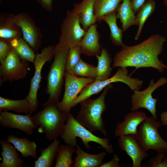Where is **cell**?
I'll use <instances>...</instances> for the list:
<instances>
[{"label":"cell","mask_w":167,"mask_h":167,"mask_svg":"<svg viewBox=\"0 0 167 167\" xmlns=\"http://www.w3.org/2000/svg\"><path fill=\"white\" fill-rule=\"evenodd\" d=\"M165 37L159 34L152 35L141 43L134 46L126 45L115 55L113 68L134 67L136 69L150 67L162 72L167 67L159 60L162 51Z\"/></svg>","instance_id":"obj_1"},{"label":"cell","mask_w":167,"mask_h":167,"mask_svg":"<svg viewBox=\"0 0 167 167\" xmlns=\"http://www.w3.org/2000/svg\"><path fill=\"white\" fill-rule=\"evenodd\" d=\"M113 87L110 84L104 89L97 98H88L81 102L80 111L75 118L82 125L92 132L99 131L106 136L107 134L102 114L106 109V96L109 89Z\"/></svg>","instance_id":"obj_2"},{"label":"cell","mask_w":167,"mask_h":167,"mask_svg":"<svg viewBox=\"0 0 167 167\" xmlns=\"http://www.w3.org/2000/svg\"><path fill=\"white\" fill-rule=\"evenodd\" d=\"M69 49L67 45L59 42L54 46V60L47 77L46 92L49 96L43 106L57 104L59 102L65 72L66 57Z\"/></svg>","instance_id":"obj_3"},{"label":"cell","mask_w":167,"mask_h":167,"mask_svg":"<svg viewBox=\"0 0 167 167\" xmlns=\"http://www.w3.org/2000/svg\"><path fill=\"white\" fill-rule=\"evenodd\" d=\"M60 136L65 143L74 147L77 144L76 138L79 137L87 149L90 148L89 143L92 142L99 144L109 154L113 152L112 145L109 143V138H102L94 135L80 124L71 113L68 115Z\"/></svg>","instance_id":"obj_4"},{"label":"cell","mask_w":167,"mask_h":167,"mask_svg":"<svg viewBox=\"0 0 167 167\" xmlns=\"http://www.w3.org/2000/svg\"><path fill=\"white\" fill-rule=\"evenodd\" d=\"M69 114L62 112L57 104H54L45 106L32 116V119L45 133L47 139L52 141L61 135Z\"/></svg>","instance_id":"obj_5"},{"label":"cell","mask_w":167,"mask_h":167,"mask_svg":"<svg viewBox=\"0 0 167 167\" xmlns=\"http://www.w3.org/2000/svg\"><path fill=\"white\" fill-rule=\"evenodd\" d=\"M127 68L119 67L115 74L112 77L104 80H95L86 85L81 91L74 101L72 107L92 95L100 92L106 86L113 83L121 82L126 84L131 91L139 90L143 82L138 78H133L128 75Z\"/></svg>","instance_id":"obj_6"},{"label":"cell","mask_w":167,"mask_h":167,"mask_svg":"<svg viewBox=\"0 0 167 167\" xmlns=\"http://www.w3.org/2000/svg\"><path fill=\"white\" fill-rule=\"evenodd\" d=\"M152 117H147L140 125L136 135L138 142L146 151L152 149L158 153H167V142L159 134L161 123Z\"/></svg>","instance_id":"obj_7"},{"label":"cell","mask_w":167,"mask_h":167,"mask_svg":"<svg viewBox=\"0 0 167 167\" xmlns=\"http://www.w3.org/2000/svg\"><path fill=\"white\" fill-rule=\"evenodd\" d=\"M54 46L49 45L42 49L41 52L36 54L34 64L35 71L33 76L30 80L29 92L26 98L28 101L31 107L30 114L35 112L39 105L37 94L41 79V72L44 64L50 62L54 57Z\"/></svg>","instance_id":"obj_8"},{"label":"cell","mask_w":167,"mask_h":167,"mask_svg":"<svg viewBox=\"0 0 167 167\" xmlns=\"http://www.w3.org/2000/svg\"><path fill=\"white\" fill-rule=\"evenodd\" d=\"M0 62L2 83L23 79L30 70L28 62L22 60L13 48L6 58Z\"/></svg>","instance_id":"obj_9"},{"label":"cell","mask_w":167,"mask_h":167,"mask_svg":"<svg viewBox=\"0 0 167 167\" xmlns=\"http://www.w3.org/2000/svg\"><path fill=\"white\" fill-rule=\"evenodd\" d=\"M65 91L62 101L57 104L63 112L69 114L73 103L81 91L87 85L94 81L95 79L81 77L71 74L65 73Z\"/></svg>","instance_id":"obj_10"},{"label":"cell","mask_w":167,"mask_h":167,"mask_svg":"<svg viewBox=\"0 0 167 167\" xmlns=\"http://www.w3.org/2000/svg\"><path fill=\"white\" fill-rule=\"evenodd\" d=\"M86 31L81 26L79 15L68 10L61 25L59 42L70 48L79 45Z\"/></svg>","instance_id":"obj_11"},{"label":"cell","mask_w":167,"mask_h":167,"mask_svg":"<svg viewBox=\"0 0 167 167\" xmlns=\"http://www.w3.org/2000/svg\"><path fill=\"white\" fill-rule=\"evenodd\" d=\"M167 83V78L162 77L155 83L154 80L151 79L149 84L145 89L142 91L135 90L131 96V111L137 110L140 108L147 109L152 117L157 119L156 104L157 99L152 97V93L158 87Z\"/></svg>","instance_id":"obj_12"},{"label":"cell","mask_w":167,"mask_h":167,"mask_svg":"<svg viewBox=\"0 0 167 167\" xmlns=\"http://www.w3.org/2000/svg\"><path fill=\"white\" fill-rule=\"evenodd\" d=\"M13 16L15 22L21 29L23 38L35 52H37L41 45L42 39L41 29L27 13L13 14Z\"/></svg>","instance_id":"obj_13"},{"label":"cell","mask_w":167,"mask_h":167,"mask_svg":"<svg viewBox=\"0 0 167 167\" xmlns=\"http://www.w3.org/2000/svg\"><path fill=\"white\" fill-rule=\"evenodd\" d=\"M30 113L26 115L15 114L7 111L0 112V125L2 127L15 128L31 135L37 127L32 120Z\"/></svg>","instance_id":"obj_14"},{"label":"cell","mask_w":167,"mask_h":167,"mask_svg":"<svg viewBox=\"0 0 167 167\" xmlns=\"http://www.w3.org/2000/svg\"><path fill=\"white\" fill-rule=\"evenodd\" d=\"M118 143L120 149L131 159L133 167H140L143 160L148 156L147 151L138 142L135 135L120 136Z\"/></svg>","instance_id":"obj_15"},{"label":"cell","mask_w":167,"mask_h":167,"mask_svg":"<svg viewBox=\"0 0 167 167\" xmlns=\"http://www.w3.org/2000/svg\"><path fill=\"white\" fill-rule=\"evenodd\" d=\"M146 114L143 111L137 110L127 113L124 121L118 123L114 130L116 137L127 135H136L137 127L147 118Z\"/></svg>","instance_id":"obj_16"},{"label":"cell","mask_w":167,"mask_h":167,"mask_svg":"<svg viewBox=\"0 0 167 167\" xmlns=\"http://www.w3.org/2000/svg\"><path fill=\"white\" fill-rule=\"evenodd\" d=\"M96 24L91 25L81 40L79 46L82 54L89 56L100 55L102 47L100 42V35L97 30Z\"/></svg>","instance_id":"obj_17"},{"label":"cell","mask_w":167,"mask_h":167,"mask_svg":"<svg viewBox=\"0 0 167 167\" xmlns=\"http://www.w3.org/2000/svg\"><path fill=\"white\" fill-rule=\"evenodd\" d=\"M95 2V0H82L80 2L74 4L72 11L79 15L80 23L86 31L97 21L94 13Z\"/></svg>","instance_id":"obj_18"},{"label":"cell","mask_w":167,"mask_h":167,"mask_svg":"<svg viewBox=\"0 0 167 167\" xmlns=\"http://www.w3.org/2000/svg\"><path fill=\"white\" fill-rule=\"evenodd\" d=\"M13 14L2 13L0 15V39L10 41L21 37L20 27L15 22Z\"/></svg>","instance_id":"obj_19"},{"label":"cell","mask_w":167,"mask_h":167,"mask_svg":"<svg viewBox=\"0 0 167 167\" xmlns=\"http://www.w3.org/2000/svg\"><path fill=\"white\" fill-rule=\"evenodd\" d=\"M76 147V156L72 165L73 167H99L107 155L105 152L92 154L85 152L78 144Z\"/></svg>","instance_id":"obj_20"},{"label":"cell","mask_w":167,"mask_h":167,"mask_svg":"<svg viewBox=\"0 0 167 167\" xmlns=\"http://www.w3.org/2000/svg\"><path fill=\"white\" fill-rule=\"evenodd\" d=\"M0 143L2 148V162L0 167H22L24 161L19 156L16 148L7 140L2 139Z\"/></svg>","instance_id":"obj_21"},{"label":"cell","mask_w":167,"mask_h":167,"mask_svg":"<svg viewBox=\"0 0 167 167\" xmlns=\"http://www.w3.org/2000/svg\"><path fill=\"white\" fill-rule=\"evenodd\" d=\"M116 16L120 20L123 31L132 25H138L133 9L131 0H122L117 9Z\"/></svg>","instance_id":"obj_22"},{"label":"cell","mask_w":167,"mask_h":167,"mask_svg":"<svg viewBox=\"0 0 167 167\" xmlns=\"http://www.w3.org/2000/svg\"><path fill=\"white\" fill-rule=\"evenodd\" d=\"M6 140L12 143L17 150L21 153L23 158L31 156L37 158V145L34 142L27 138H19L14 135L8 136Z\"/></svg>","instance_id":"obj_23"},{"label":"cell","mask_w":167,"mask_h":167,"mask_svg":"<svg viewBox=\"0 0 167 167\" xmlns=\"http://www.w3.org/2000/svg\"><path fill=\"white\" fill-rule=\"evenodd\" d=\"M95 56L98 61L95 79L102 81L109 78L113 69L111 66L112 60L110 54L106 48L102 47L101 54Z\"/></svg>","instance_id":"obj_24"},{"label":"cell","mask_w":167,"mask_h":167,"mask_svg":"<svg viewBox=\"0 0 167 167\" xmlns=\"http://www.w3.org/2000/svg\"><path fill=\"white\" fill-rule=\"evenodd\" d=\"M60 142L56 138L45 149H40L41 154L36 161L35 167H51L59 146Z\"/></svg>","instance_id":"obj_25"},{"label":"cell","mask_w":167,"mask_h":167,"mask_svg":"<svg viewBox=\"0 0 167 167\" xmlns=\"http://www.w3.org/2000/svg\"><path fill=\"white\" fill-rule=\"evenodd\" d=\"M30 104L26 98L23 100H13L0 96V112L12 110L18 113H30Z\"/></svg>","instance_id":"obj_26"},{"label":"cell","mask_w":167,"mask_h":167,"mask_svg":"<svg viewBox=\"0 0 167 167\" xmlns=\"http://www.w3.org/2000/svg\"><path fill=\"white\" fill-rule=\"evenodd\" d=\"M122 0H95L94 13L97 21L106 15L117 11Z\"/></svg>","instance_id":"obj_27"},{"label":"cell","mask_w":167,"mask_h":167,"mask_svg":"<svg viewBox=\"0 0 167 167\" xmlns=\"http://www.w3.org/2000/svg\"><path fill=\"white\" fill-rule=\"evenodd\" d=\"M116 13L115 11L106 15L103 18L102 21L105 22L109 27L110 38L113 44L122 47L125 45L122 40L123 31L117 25Z\"/></svg>","instance_id":"obj_28"},{"label":"cell","mask_w":167,"mask_h":167,"mask_svg":"<svg viewBox=\"0 0 167 167\" xmlns=\"http://www.w3.org/2000/svg\"><path fill=\"white\" fill-rule=\"evenodd\" d=\"M12 48L22 60L34 63L36 54L35 52L23 38L11 41Z\"/></svg>","instance_id":"obj_29"},{"label":"cell","mask_w":167,"mask_h":167,"mask_svg":"<svg viewBox=\"0 0 167 167\" xmlns=\"http://www.w3.org/2000/svg\"><path fill=\"white\" fill-rule=\"evenodd\" d=\"M75 151L74 147L67 144L59 146L56 154L55 167H72L74 163L72 160V156Z\"/></svg>","instance_id":"obj_30"},{"label":"cell","mask_w":167,"mask_h":167,"mask_svg":"<svg viewBox=\"0 0 167 167\" xmlns=\"http://www.w3.org/2000/svg\"><path fill=\"white\" fill-rule=\"evenodd\" d=\"M155 6V1L154 0H147L138 11L136 16V20L138 24V28L135 37V40L139 39L144 24L148 18L153 12Z\"/></svg>","instance_id":"obj_31"},{"label":"cell","mask_w":167,"mask_h":167,"mask_svg":"<svg viewBox=\"0 0 167 167\" xmlns=\"http://www.w3.org/2000/svg\"><path fill=\"white\" fill-rule=\"evenodd\" d=\"M71 74L77 76L95 79L97 75V68L81 59L74 68Z\"/></svg>","instance_id":"obj_32"},{"label":"cell","mask_w":167,"mask_h":167,"mask_svg":"<svg viewBox=\"0 0 167 167\" xmlns=\"http://www.w3.org/2000/svg\"><path fill=\"white\" fill-rule=\"evenodd\" d=\"M81 54L79 45L70 48L66 57L65 73L71 74L74 68L81 59Z\"/></svg>","instance_id":"obj_33"},{"label":"cell","mask_w":167,"mask_h":167,"mask_svg":"<svg viewBox=\"0 0 167 167\" xmlns=\"http://www.w3.org/2000/svg\"><path fill=\"white\" fill-rule=\"evenodd\" d=\"M143 167H167V155L165 156V153H158L150 158Z\"/></svg>","instance_id":"obj_34"},{"label":"cell","mask_w":167,"mask_h":167,"mask_svg":"<svg viewBox=\"0 0 167 167\" xmlns=\"http://www.w3.org/2000/svg\"><path fill=\"white\" fill-rule=\"evenodd\" d=\"M12 49L10 41L0 39V62L6 58Z\"/></svg>","instance_id":"obj_35"},{"label":"cell","mask_w":167,"mask_h":167,"mask_svg":"<svg viewBox=\"0 0 167 167\" xmlns=\"http://www.w3.org/2000/svg\"><path fill=\"white\" fill-rule=\"evenodd\" d=\"M120 159L117 154H115L110 161L102 163L99 167H119Z\"/></svg>","instance_id":"obj_36"},{"label":"cell","mask_w":167,"mask_h":167,"mask_svg":"<svg viewBox=\"0 0 167 167\" xmlns=\"http://www.w3.org/2000/svg\"><path fill=\"white\" fill-rule=\"evenodd\" d=\"M43 8L48 12L53 11L54 0H36Z\"/></svg>","instance_id":"obj_37"},{"label":"cell","mask_w":167,"mask_h":167,"mask_svg":"<svg viewBox=\"0 0 167 167\" xmlns=\"http://www.w3.org/2000/svg\"><path fill=\"white\" fill-rule=\"evenodd\" d=\"M145 1L146 0H131L133 9L135 13L138 11Z\"/></svg>","instance_id":"obj_38"},{"label":"cell","mask_w":167,"mask_h":167,"mask_svg":"<svg viewBox=\"0 0 167 167\" xmlns=\"http://www.w3.org/2000/svg\"><path fill=\"white\" fill-rule=\"evenodd\" d=\"M160 118L162 124L167 125V111L163 112L161 113Z\"/></svg>","instance_id":"obj_39"},{"label":"cell","mask_w":167,"mask_h":167,"mask_svg":"<svg viewBox=\"0 0 167 167\" xmlns=\"http://www.w3.org/2000/svg\"><path fill=\"white\" fill-rule=\"evenodd\" d=\"M164 3L166 7V12L167 14V0H164Z\"/></svg>","instance_id":"obj_40"}]
</instances>
